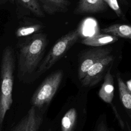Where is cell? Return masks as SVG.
Returning <instances> with one entry per match:
<instances>
[{"label": "cell", "mask_w": 131, "mask_h": 131, "mask_svg": "<svg viewBox=\"0 0 131 131\" xmlns=\"http://www.w3.org/2000/svg\"><path fill=\"white\" fill-rule=\"evenodd\" d=\"M107 5L115 12L118 17L125 19V16L117 0H104Z\"/></svg>", "instance_id": "18"}, {"label": "cell", "mask_w": 131, "mask_h": 131, "mask_svg": "<svg viewBox=\"0 0 131 131\" xmlns=\"http://www.w3.org/2000/svg\"><path fill=\"white\" fill-rule=\"evenodd\" d=\"M108 6L104 0H79L74 14L100 13L105 10Z\"/></svg>", "instance_id": "7"}, {"label": "cell", "mask_w": 131, "mask_h": 131, "mask_svg": "<svg viewBox=\"0 0 131 131\" xmlns=\"http://www.w3.org/2000/svg\"><path fill=\"white\" fill-rule=\"evenodd\" d=\"M43 12L49 15L66 13L71 3L68 0H38Z\"/></svg>", "instance_id": "10"}, {"label": "cell", "mask_w": 131, "mask_h": 131, "mask_svg": "<svg viewBox=\"0 0 131 131\" xmlns=\"http://www.w3.org/2000/svg\"><path fill=\"white\" fill-rule=\"evenodd\" d=\"M78 118V112L75 108H70L61 120V131H74Z\"/></svg>", "instance_id": "15"}, {"label": "cell", "mask_w": 131, "mask_h": 131, "mask_svg": "<svg viewBox=\"0 0 131 131\" xmlns=\"http://www.w3.org/2000/svg\"><path fill=\"white\" fill-rule=\"evenodd\" d=\"M63 72L57 71L49 75L34 92L31 99L32 106L41 108L50 104L62 81Z\"/></svg>", "instance_id": "4"}, {"label": "cell", "mask_w": 131, "mask_h": 131, "mask_svg": "<svg viewBox=\"0 0 131 131\" xmlns=\"http://www.w3.org/2000/svg\"><path fill=\"white\" fill-rule=\"evenodd\" d=\"M114 59L115 56L111 54L95 62L88 70L83 78L80 80L82 85L92 87L100 81L108 69L112 67Z\"/></svg>", "instance_id": "5"}, {"label": "cell", "mask_w": 131, "mask_h": 131, "mask_svg": "<svg viewBox=\"0 0 131 131\" xmlns=\"http://www.w3.org/2000/svg\"><path fill=\"white\" fill-rule=\"evenodd\" d=\"M31 108L10 131H28L31 118Z\"/></svg>", "instance_id": "16"}, {"label": "cell", "mask_w": 131, "mask_h": 131, "mask_svg": "<svg viewBox=\"0 0 131 131\" xmlns=\"http://www.w3.org/2000/svg\"><path fill=\"white\" fill-rule=\"evenodd\" d=\"M80 35V30L75 29L59 38L42 60L36 71V76H40L51 69L77 42Z\"/></svg>", "instance_id": "3"}, {"label": "cell", "mask_w": 131, "mask_h": 131, "mask_svg": "<svg viewBox=\"0 0 131 131\" xmlns=\"http://www.w3.org/2000/svg\"><path fill=\"white\" fill-rule=\"evenodd\" d=\"M111 47H94L83 52L80 56L78 69V78L82 80L88 70L101 58L112 53Z\"/></svg>", "instance_id": "6"}, {"label": "cell", "mask_w": 131, "mask_h": 131, "mask_svg": "<svg viewBox=\"0 0 131 131\" xmlns=\"http://www.w3.org/2000/svg\"><path fill=\"white\" fill-rule=\"evenodd\" d=\"M47 35L39 32L23 37L17 45L18 71L23 76L36 71L48 44Z\"/></svg>", "instance_id": "1"}, {"label": "cell", "mask_w": 131, "mask_h": 131, "mask_svg": "<svg viewBox=\"0 0 131 131\" xmlns=\"http://www.w3.org/2000/svg\"><path fill=\"white\" fill-rule=\"evenodd\" d=\"M17 13L25 15L33 14L38 17H45V13L38 0H14Z\"/></svg>", "instance_id": "8"}, {"label": "cell", "mask_w": 131, "mask_h": 131, "mask_svg": "<svg viewBox=\"0 0 131 131\" xmlns=\"http://www.w3.org/2000/svg\"><path fill=\"white\" fill-rule=\"evenodd\" d=\"M126 128L125 129V131H131V128L127 122L126 123Z\"/></svg>", "instance_id": "22"}, {"label": "cell", "mask_w": 131, "mask_h": 131, "mask_svg": "<svg viewBox=\"0 0 131 131\" xmlns=\"http://www.w3.org/2000/svg\"><path fill=\"white\" fill-rule=\"evenodd\" d=\"M94 131H113L107 125L106 121L102 119L97 121Z\"/></svg>", "instance_id": "19"}, {"label": "cell", "mask_w": 131, "mask_h": 131, "mask_svg": "<svg viewBox=\"0 0 131 131\" xmlns=\"http://www.w3.org/2000/svg\"><path fill=\"white\" fill-rule=\"evenodd\" d=\"M107 70L104 77V81L98 92L99 97L105 102L113 104L114 96V78L111 74V68Z\"/></svg>", "instance_id": "9"}, {"label": "cell", "mask_w": 131, "mask_h": 131, "mask_svg": "<svg viewBox=\"0 0 131 131\" xmlns=\"http://www.w3.org/2000/svg\"><path fill=\"white\" fill-rule=\"evenodd\" d=\"M101 32L117 37L131 39V25L116 24L110 25L101 30Z\"/></svg>", "instance_id": "14"}, {"label": "cell", "mask_w": 131, "mask_h": 131, "mask_svg": "<svg viewBox=\"0 0 131 131\" xmlns=\"http://www.w3.org/2000/svg\"><path fill=\"white\" fill-rule=\"evenodd\" d=\"M10 3L11 4L14 3V0H0V5H3L7 3Z\"/></svg>", "instance_id": "21"}, {"label": "cell", "mask_w": 131, "mask_h": 131, "mask_svg": "<svg viewBox=\"0 0 131 131\" xmlns=\"http://www.w3.org/2000/svg\"><path fill=\"white\" fill-rule=\"evenodd\" d=\"M44 27L43 24L37 21H27L17 28L15 31V35L18 38L27 37L41 32Z\"/></svg>", "instance_id": "13"}, {"label": "cell", "mask_w": 131, "mask_h": 131, "mask_svg": "<svg viewBox=\"0 0 131 131\" xmlns=\"http://www.w3.org/2000/svg\"><path fill=\"white\" fill-rule=\"evenodd\" d=\"M48 131H51V130H49Z\"/></svg>", "instance_id": "23"}, {"label": "cell", "mask_w": 131, "mask_h": 131, "mask_svg": "<svg viewBox=\"0 0 131 131\" xmlns=\"http://www.w3.org/2000/svg\"><path fill=\"white\" fill-rule=\"evenodd\" d=\"M15 67V55L13 48L6 47L3 50L0 74V131L4 118L12 104L13 73Z\"/></svg>", "instance_id": "2"}, {"label": "cell", "mask_w": 131, "mask_h": 131, "mask_svg": "<svg viewBox=\"0 0 131 131\" xmlns=\"http://www.w3.org/2000/svg\"><path fill=\"white\" fill-rule=\"evenodd\" d=\"M31 118L28 131H38L42 123L41 118L36 114L35 107L32 106Z\"/></svg>", "instance_id": "17"}, {"label": "cell", "mask_w": 131, "mask_h": 131, "mask_svg": "<svg viewBox=\"0 0 131 131\" xmlns=\"http://www.w3.org/2000/svg\"><path fill=\"white\" fill-rule=\"evenodd\" d=\"M118 37L111 34L103 33L97 34L87 36L81 40V43L86 46L99 47L111 44L116 42Z\"/></svg>", "instance_id": "11"}, {"label": "cell", "mask_w": 131, "mask_h": 131, "mask_svg": "<svg viewBox=\"0 0 131 131\" xmlns=\"http://www.w3.org/2000/svg\"><path fill=\"white\" fill-rule=\"evenodd\" d=\"M120 98L131 119V90L124 83L119 73L116 74Z\"/></svg>", "instance_id": "12"}, {"label": "cell", "mask_w": 131, "mask_h": 131, "mask_svg": "<svg viewBox=\"0 0 131 131\" xmlns=\"http://www.w3.org/2000/svg\"><path fill=\"white\" fill-rule=\"evenodd\" d=\"M111 105V107H112V108L113 110V111L115 114V116L116 117L117 120H118V122H119V124H120V127L122 128V129H124L125 128V124H124L123 121L122 120L121 118V116H120L119 114L118 113L117 110H116V108L115 107V105L113 104Z\"/></svg>", "instance_id": "20"}]
</instances>
